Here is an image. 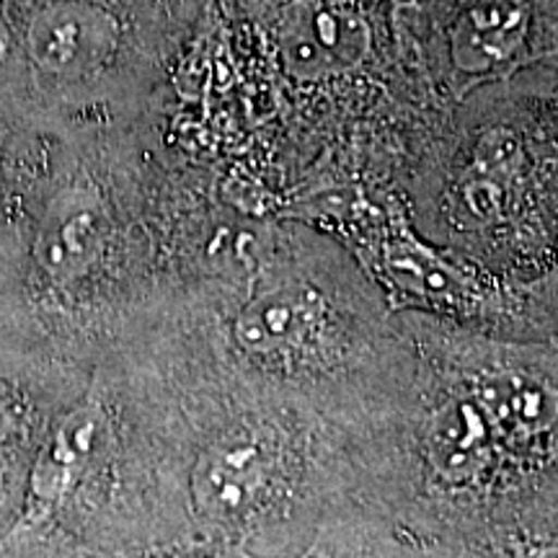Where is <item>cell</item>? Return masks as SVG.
I'll list each match as a JSON object with an SVG mask.
<instances>
[{"label":"cell","mask_w":558,"mask_h":558,"mask_svg":"<svg viewBox=\"0 0 558 558\" xmlns=\"http://www.w3.org/2000/svg\"><path fill=\"white\" fill-rule=\"evenodd\" d=\"M369 29L339 0H292L279 21V52L298 81H324L357 68Z\"/></svg>","instance_id":"6da1fadb"},{"label":"cell","mask_w":558,"mask_h":558,"mask_svg":"<svg viewBox=\"0 0 558 558\" xmlns=\"http://www.w3.org/2000/svg\"><path fill=\"white\" fill-rule=\"evenodd\" d=\"M277 460V445L267 432H230L199 456L192 471V497L209 518H239L267 497Z\"/></svg>","instance_id":"7a4b0ae2"},{"label":"cell","mask_w":558,"mask_h":558,"mask_svg":"<svg viewBox=\"0 0 558 558\" xmlns=\"http://www.w3.org/2000/svg\"><path fill=\"white\" fill-rule=\"evenodd\" d=\"M120 24L107 9L86 0H60L32 19L26 50L41 70L62 78L86 75L111 58Z\"/></svg>","instance_id":"3957f363"},{"label":"cell","mask_w":558,"mask_h":558,"mask_svg":"<svg viewBox=\"0 0 558 558\" xmlns=\"http://www.w3.org/2000/svg\"><path fill=\"white\" fill-rule=\"evenodd\" d=\"M104 435V409L96 396L65 411L47 435L34 460L26 494L24 522H39L58 509L86 476L99 452Z\"/></svg>","instance_id":"277c9868"},{"label":"cell","mask_w":558,"mask_h":558,"mask_svg":"<svg viewBox=\"0 0 558 558\" xmlns=\"http://www.w3.org/2000/svg\"><path fill=\"white\" fill-rule=\"evenodd\" d=\"M471 399L486 416L494 437L512 445L535 442L558 424V388L525 369H484L473 380Z\"/></svg>","instance_id":"5b68a950"},{"label":"cell","mask_w":558,"mask_h":558,"mask_svg":"<svg viewBox=\"0 0 558 558\" xmlns=\"http://www.w3.org/2000/svg\"><path fill=\"white\" fill-rule=\"evenodd\" d=\"M324 311L316 292L269 288L254 292L233 320V337L254 357H290L318 337Z\"/></svg>","instance_id":"8992f818"},{"label":"cell","mask_w":558,"mask_h":558,"mask_svg":"<svg viewBox=\"0 0 558 558\" xmlns=\"http://www.w3.org/2000/svg\"><path fill=\"white\" fill-rule=\"evenodd\" d=\"M525 0H476L452 29V62L465 75H488L509 65L527 39Z\"/></svg>","instance_id":"52a82bcc"},{"label":"cell","mask_w":558,"mask_h":558,"mask_svg":"<svg viewBox=\"0 0 558 558\" xmlns=\"http://www.w3.org/2000/svg\"><path fill=\"white\" fill-rule=\"evenodd\" d=\"M429 460L450 486H469L486 478L494 465L497 437L473 399H450L429 424Z\"/></svg>","instance_id":"ba28073f"},{"label":"cell","mask_w":558,"mask_h":558,"mask_svg":"<svg viewBox=\"0 0 558 558\" xmlns=\"http://www.w3.org/2000/svg\"><path fill=\"white\" fill-rule=\"evenodd\" d=\"M104 213L83 194L62 197L41 222L37 235L39 267L58 282L81 277L104 248Z\"/></svg>","instance_id":"9c48e42d"},{"label":"cell","mask_w":558,"mask_h":558,"mask_svg":"<svg viewBox=\"0 0 558 558\" xmlns=\"http://www.w3.org/2000/svg\"><path fill=\"white\" fill-rule=\"evenodd\" d=\"M16 396H13V390L5 386V383H0V442L11 435L13 427H16Z\"/></svg>","instance_id":"30bf717a"},{"label":"cell","mask_w":558,"mask_h":558,"mask_svg":"<svg viewBox=\"0 0 558 558\" xmlns=\"http://www.w3.org/2000/svg\"><path fill=\"white\" fill-rule=\"evenodd\" d=\"M5 47H9V34H5V26H3V21H0V60H3V54H5Z\"/></svg>","instance_id":"8fae6325"},{"label":"cell","mask_w":558,"mask_h":558,"mask_svg":"<svg viewBox=\"0 0 558 558\" xmlns=\"http://www.w3.org/2000/svg\"><path fill=\"white\" fill-rule=\"evenodd\" d=\"M538 558H558V548H548V550H543V554H541Z\"/></svg>","instance_id":"7c38bea8"}]
</instances>
